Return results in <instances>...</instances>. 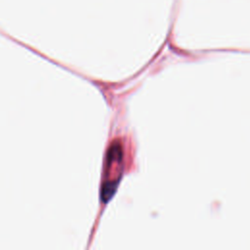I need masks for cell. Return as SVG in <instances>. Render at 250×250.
<instances>
[{"label": "cell", "mask_w": 250, "mask_h": 250, "mask_svg": "<svg viewBox=\"0 0 250 250\" xmlns=\"http://www.w3.org/2000/svg\"><path fill=\"white\" fill-rule=\"evenodd\" d=\"M123 170V148L119 142H114L108 147L105 156L104 177L101 189V197L107 202L114 194Z\"/></svg>", "instance_id": "obj_1"}]
</instances>
